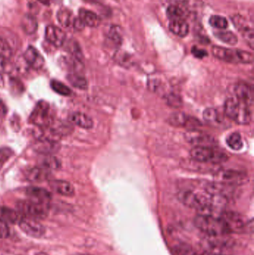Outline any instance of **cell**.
Returning a JSON list of instances; mask_svg holds the SVG:
<instances>
[{
    "instance_id": "bcb514c9",
    "label": "cell",
    "mask_w": 254,
    "mask_h": 255,
    "mask_svg": "<svg viewBox=\"0 0 254 255\" xmlns=\"http://www.w3.org/2000/svg\"><path fill=\"white\" fill-rule=\"evenodd\" d=\"M87 255V254H76V255Z\"/></svg>"
},
{
    "instance_id": "9c48e42d",
    "label": "cell",
    "mask_w": 254,
    "mask_h": 255,
    "mask_svg": "<svg viewBox=\"0 0 254 255\" xmlns=\"http://www.w3.org/2000/svg\"><path fill=\"white\" fill-rule=\"evenodd\" d=\"M18 224L21 230L31 237L40 238L46 234V228L35 219L22 217Z\"/></svg>"
},
{
    "instance_id": "ee69618b",
    "label": "cell",
    "mask_w": 254,
    "mask_h": 255,
    "mask_svg": "<svg viewBox=\"0 0 254 255\" xmlns=\"http://www.w3.org/2000/svg\"><path fill=\"white\" fill-rule=\"evenodd\" d=\"M4 85L3 78H2V75L0 73V87Z\"/></svg>"
},
{
    "instance_id": "3957f363",
    "label": "cell",
    "mask_w": 254,
    "mask_h": 255,
    "mask_svg": "<svg viewBox=\"0 0 254 255\" xmlns=\"http://www.w3.org/2000/svg\"><path fill=\"white\" fill-rule=\"evenodd\" d=\"M230 234H243L253 232V221L247 219L242 214L232 211H225L220 214Z\"/></svg>"
},
{
    "instance_id": "ab89813d",
    "label": "cell",
    "mask_w": 254,
    "mask_h": 255,
    "mask_svg": "<svg viewBox=\"0 0 254 255\" xmlns=\"http://www.w3.org/2000/svg\"><path fill=\"white\" fill-rule=\"evenodd\" d=\"M108 37L116 45H119L122 43V41H121L122 39H121V37L119 36V34L118 33V31L117 29H114V28L110 30Z\"/></svg>"
},
{
    "instance_id": "4316f807",
    "label": "cell",
    "mask_w": 254,
    "mask_h": 255,
    "mask_svg": "<svg viewBox=\"0 0 254 255\" xmlns=\"http://www.w3.org/2000/svg\"><path fill=\"white\" fill-rule=\"evenodd\" d=\"M50 86L52 90L55 92L57 93L59 95L63 96V97H69L71 95V89L66 86V84H63L61 81H58V80L53 79L50 81Z\"/></svg>"
},
{
    "instance_id": "83f0119b",
    "label": "cell",
    "mask_w": 254,
    "mask_h": 255,
    "mask_svg": "<svg viewBox=\"0 0 254 255\" xmlns=\"http://www.w3.org/2000/svg\"><path fill=\"white\" fill-rule=\"evenodd\" d=\"M215 36L218 38V40H221L227 44L231 45V46H234L238 43V38L232 32L224 31V32H215Z\"/></svg>"
},
{
    "instance_id": "7dc6e473",
    "label": "cell",
    "mask_w": 254,
    "mask_h": 255,
    "mask_svg": "<svg viewBox=\"0 0 254 255\" xmlns=\"http://www.w3.org/2000/svg\"><path fill=\"white\" fill-rule=\"evenodd\" d=\"M215 255H220V254H215Z\"/></svg>"
},
{
    "instance_id": "f35d334b",
    "label": "cell",
    "mask_w": 254,
    "mask_h": 255,
    "mask_svg": "<svg viewBox=\"0 0 254 255\" xmlns=\"http://www.w3.org/2000/svg\"><path fill=\"white\" fill-rule=\"evenodd\" d=\"M10 231L6 222L0 219V239H5L9 236Z\"/></svg>"
},
{
    "instance_id": "7bdbcfd3",
    "label": "cell",
    "mask_w": 254,
    "mask_h": 255,
    "mask_svg": "<svg viewBox=\"0 0 254 255\" xmlns=\"http://www.w3.org/2000/svg\"><path fill=\"white\" fill-rule=\"evenodd\" d=\"M39 2H41L42 4L45 5H49L51 3L52 0H38Z\"/></svg>"
},
{
    "instance_id": "4dcf8cb0",
    "label": "cell",
    "mask_w": 254,
    "mask_h": 255,
    "mask_svg": "<svg viewBox=\"0 0 254 255\" xmlns=\"http://www.w3.org/2000/svg\"><path fill=\"white\" fill-rule=\"evenodd\" d=\"M203 118L204 120L208 123L214 125L218 123L219 121V114L215 108H209L204 110L203 113Z\"/></svg>"
},
{
    "instance_id": "8fae6325",
    "label": "cell",
    "mask_w": 254,
    "mask_h": 255,
    "mask_svg": "<svg viewBox=\"0 0 254 255\" xmlns=\"http://www.w3.org/2000/svg\"><path fill=\"white\" fill-rule=\"evenodd\" d=\"M24 60L29 67L35 70H39L44 66L45 60L38 49L29 46L24 53Z\"/></svg>"
},
{
    "instance_id": "f1b7e54d",
    "label": "cell",
    "mask_w": 254,
    "mask_h": 255,
    "mask_svg": "<svg viewBox=\"0 0 254 255\" xmlns=\"http://www.w3.org/2000/svg\"><path fill=\"white\" fill-rule=\"evenodd\" d=\"M243 174L235 171H227L223 175V179L231 184H242L244 181Z\"/></svg>"
},
{
    "instance_id": "7402d4cb",
    "label": "cell",
    "mask_w": 254,
    "mask_h": 255,
    "mask_svg": "<svg viewBox=\"0 0 254 255\" xmlns=\"http://www.w3.org/2000/svg\"><path fill=\"white\" fill-rule=\"evenodd\" d=\"M79 18L83 21L84 25H87L89 27H97L100 24V19L98 15L88 10H80Z\"/></svg>"
},
{
    "instance_id": "277c9868",
    "label": "cell",
    "mask_w": 254,
    "mask_h": 255,
    "mask_svg": "<svg viewBox=\"0 0 254 255\" xmlns=\"http://www.w3.org/2000/svg\"><path fill=\"white\" fill-rule=\"evenodd\" d=\"M212 53L216 59L227 63H251L254 60V57L251 53L238 49L215 46L212 48Z\"/></svg>"
},
{
    "instance_id": "1f68e13d",
    "label": "cell",
    "mask_w": 254,
    "mask_h": 255,
    "mask_svg": "<svg viewBox=\"0 0 254 255\" xmlns=\"http://www.w3.org/2000/svg\"><path fill=\"white\" fill-rule=\"evenodd\" d=\"M166 15L169 20H175L183 19L185 12L181 7L177 5H171L168 8Z\"/></svg>"
},
{
    "instance_id": "d590c367",
    "label": "cell",
    "mask_w": 254,
    "mask_h": 255,
    "mask_svg": "<svg viewBox=\"0 0 254 255\" xmlns=\"http://www.w3.org/2000/svg\"><path fill=\"white\" fill-rule=\"evenodd\" d=\"M11 46L2 38H0V57L10 59L12 56Z\"/></svg>"
},
{
    "instance_id": "7c38bea8",
    "label": "cell",
    "mask_w": 254,
    "mask_h": 255,
    "mask_svg": "<svg viewBox=\"0 0 254 255\" xmlns=\"http://www.w3.org/2000/svg\"><path fill=\"white\" fill-rule=\"evenodd\" d=\"M45 37L48 42L56 47L63 46L66 40L64 32L55 25H49L46 27Z\"/></svg>"
},
{
    "instance_id": "8992f818",
    "label": "cell",
    "mask_w": 254,
    "mask_h": 255,
    "mask_svg": "<svg viewBox=\"0 0 254 255\" xmlns=\"http://www.w3.org/2000/svg\"><path fill=\"white\" fill-rule=\"evenodd\" d=\"M190 156L193 160L200 163H219L227 159L224 153L212 146H195L190 151Z\"/></svg>"
},
{
    "instance_id": "d6a6232c",
    "label": "cell",
    "mask_w": 254,
    "mask_h": 255,
    "mask_svg": "<svg viewBox=\"0 0 254 255\" xmlns=\"http://www.w3.org/2000/svg\"><path fill=\"white\" fill-rule=\"evenodd\" d=\"M58 20L59 23L64 28H67L73 23V19H72V14L67 10H60L58 13Z\"/></svg>"
},
{
    "instance_id": "603a6c76",
    "label": "cell",
    "mask_w": 254,
    "mask_h": 255,
    "mask_svg": "<svg viewBox=\"0 0 254 255\" xmlns=\"http://www.w3.org/2000/svg\"><path fill=\"white\" fill-rule=\"evenodd\" d=\"M0 219L6 223H18L22 216L18 211L7 207H0Z\"/></svg>"
},
{
    "instance_id": "74e56055",
    "label": "cell",
    "mask_w": 254,
    "mask_h": 255,
    "mask_svg": "<svg viewBox=\"0 0 254 255\" xmlns=\"http://www.w3.org/2000/svg\"><path fill=\"white\" fill-rule=\"evenodd\" d=\"M12 69L9 59L0 57V73H9L12 70Z\"/></svg>"
},
{
    "instance_id": "52a82bcc",
    "label": "cell",
    "mask_w": 254,
    "mask_h": 255,
    "mask_svg": "<svg viewBox=\"0 0 254 255\" xmlns=\"http://www.w3.org/2000/svg\"><path fill=\"white\" fill-rule=\"evenodd\" d=\"M18 208L20 214H23L26 218L35 220L45 219L49 214V205L29 199L20 201Z\"/></svg>"
},
{
    "instance_id": "c3c4849f",
    "label": "cell",
    "mask_w": 254,
    "mask_h": 255,
    "mask_svg": "<svg viewBox=\"0 0 254 255\" xmlns=\"http://www.w3.org/2000/svg\"></svg>"
},
{
    "instance_id": "44dd1931",
    "label": "cell",
    "mask_w": 254,
    "mask_h": 255,
    "mask_svg": "<svg viewBox=\"0 0 254 255\" xmlns=\"http://www.w3.org/2000/svg\"><path fill=\"white\" fill-rule=\"evenodd\" d=\"M169 30L175 35L183 38L188 35L189 25L184 19L175 20L171 21L169 24Z\"/></svg>"
},
{
    "instance_id": "9a60e30c",
    "label": "cell",
    "mask_w": 254,
    "mask_h": 255,
    "mask_svg": "<svg viewBox=\"0 0 254 255\" xmlns=\"http://www.w3.org/2000/svg\"><path fill=\"white\" fill-rule=\"evenodd\" d=\"M235 94L237 99L245 105L251 106L254 102V92L252 88L245 82H240L235 87Z\"/></svg>"
},
{
    "instance_id": "d6986e66",
    "label": "cell",
    "mask_w": 254,
    "mask_h": 255,
    "mask_svg": "<svg viewBox=\"0 0 254 255\" xmlns=\"http://www.w3.org/2000/svg\"><path fill=\"white\" fill-rule=\"evenodd\" d=\"M70 119L72 123L80 127L81 129H90L94 125L93 119L84 113H73L71 114Z\"/></svg>"
},
{
    "instance_id": "60d3db41",
    "label": "cell",
    "mask_w": 254,
    "mask_h": 255,
    "mask_svg": "<svg viewBox=\"0 0 254 255\" xmlns=\"http://www.w3.org/2000/svg\"><path fill=\"white\" fill-rule=\"evenodd\" d=\"M192 53L197 59H204L207 56V53L204 49H198L197 46H193L192 49Z\"/></svg>"
},
{
    "instance_id": "4fadbf2b",
    "label": "cell",
    "mask_w": 254,
    "mask_h": 255,
    "mask_svg": "<svg viewBox=\"0 0 254 255\" xmlns=\"http://www.w3.org/2000/svg\"><path fill=\"white\" fill-rule=\"evenodd\" d=\"M170 125L175 127H189L193 128L200 125L198 120L195 118H190L182 112H176L171 114L169 120Z\"/></svg>"
},
{
    "instance_id": "484cf974",
    "label": "cell",
    "mask_w": 254,
    "mask_h": 255,
    "mask_svg": "<svg viewBox=\"0 0 254 255\" xmlns=\"http://www.w3.org/2000/svg\"><path fill=\"white\" fill-rule=\"evenodd\" d=\"M226 142H227V146L234 151L240 150L243 147L242 136L238 132H234V133L230 135L229 136L227 137Z\"/></svg>"
},
{
    "instance_id": "ac0fdd59",
    "label": "cell",
    "mask_w": 254,
    "mask_h": 255,
    "mask_svg": "<svg viewBox=\"0 0 254 255\" xmlns=\"http://www.w3.org/2000/svg\"><path fill=\"white\" fill-rule=\"evenodd\" d=\"M49 186L54 192L63 196L71 197L75 195V188L69 181L63 180H53L49 182Z\"/></svg>"
},
{
    "instance_id": "30bf717a",
    "label": "cell",
    "mask_w": 254,
    "mask_h": 255,
    "mask_svg": "<svg viewBox=\"0 0 254 255\" xmlns=\"http://www.w3.org/2000/svg\"><path fill=\"white\" fill-rule=\"evenodd\" d=\"M233 22L238 32L242 34L251 49H254V32L252 26H250L249 22L243 17L235 15L233 18Z\"/></svg>"
},
{
    "instance_id": "5bb4252c",
    "label": "cell",
    "mask_w": 254,
    "mask_h": 255,
    "mask_svg": "<svg viewBox=\"0 0 254 255\" xmlns=\"http://www.w3.org/2000/svg\"><path fill=\"white\" fill-rule=\"evenodd\" d=\"M185 138L189 143H193L195 146H212L213 140L211 137L207 134L202 133L196 130H191L185 135Z\"/></svg>"
},
{
    "instance_id": "e0dca14e",
    "label": "cell",
    "mask_w": 254,
    "mask_h": 255,
    "mask_svg": "<svg viewBox=\"0 0 254 255\" xmlns=\"http://www.w3.org/2000/svg\"><path fill=\"white\" fill-rule=\"evenodd\" d=\"M51 171L40 167H31L25 170V177L31 182H41L49 178Z\"/></svg>"
},
{
    "instance_id": "6da1fadb",
    "label": "cell",
    "mask_w": 254,
    "mask_h": 255,
    "mask_svg": "<svg viewBox=\"0 0 254 255\" xmlns=\"http://www.w3.org/2000/svg\"><path fill=\"white\" fill-rule=\"evenodd\" d=\"M196 228L207 236L229 235L230 232L220 216L212 214H200L194 219Z\"/></svg>"
},
{
    "instance_id": "8d00e7d4",
    "label": "cell",
    "mask_w": 254,
    "mask_h": 255,
    "mask_svg": "<svg viewBox=\"0 0 254 255\" xmlns=\"http://www.w3.org/2000/svg\"><path fill=\"white\" fill-rule=\"evenodd\" d=\"M166 99L168 105H170L172 108H177L181 106V98L176 94H169L166 97Z\"/></svg>"
},
{
    "instance_id": "5b68a950",
    "label": "cell",
    "mask_w": 254,
    "mask_h": 255,
    "mask_svg": "<svg viewBox=\"0 0 254 255\" xmlns=\"http://www.w3.org/2000/svg\"><path fill=\"white\" fill-rule=\"evenodd\" d=\"M29 122L38 128H46L54 123V114L49 102L44 100L38 101L31 113Z\"/></svg>"
},
{
    "instance_id": "2e32d148",
    "label": "cell",
    "mask_w": 254,
    "mask_h": 255,
    "mask_svg": "<svg viewBox=\"0 0 254 255\" xmlns=\"http://www.w3.org/2000/svg\"><path fill=\"white\" fill-rule=\"evenodd\" d=\"M26 195L29 200L49 205L52 199V194L46 189L38 187H29L26 189Z\"/></svg>"
},
{
    "instance_id": "cb8c5ba5",
    "label": "cell",
    "mask_w": 254,
    "mask_h": 255,
    "mask_svg": "<svg viewBox=\"0 0 254 255\" xmlns=\"http://www.w3.org/2000/svg\"><path fill=\"white\" fill-rule=\"evenodd\" d=\"M21 26L27 35H32L38 29V22L32 15H25L21 21Z\"/></svg>"
},
{
    "instance_id": "7a4b0ae2",
    "label": "cell",
    "mask_w": 254,
    "mask_h": 255,
    "mask_svg": "<svg viewBox=\"0 0 254 255\" xmlns=\"http://www.w3.org/2000/svg\"><path fill=\"white\" fill-rule=\"evenodd\" d=\"M224 114L227 118L239 125H248L252 120L250 106L238 101L236 98H229L224 104Z\"/></svg>"
},
{
    "instance_id": "f546056e",
    "label": "cell",
    "mask_w": 254,
    "mask_h": 255,
    "mask_svg": "<svg viewBox=\"0 0 254 255\" xmlns=\"http://www.w3.org/2000/svg\"><path fill=\"white\" fill-rule=\"evenodd\" d=\"M39 166L51 171V170H58L60 168V163L56 157L51 156H46L40 160Z\"/></svg>"
},
{
    "instance_id": "b9f144b4",
    "label": "cell",
    "mask_w": 254,
    "mask_h": 255,
    "mask_svg": "<svg viewBox=\"0 0 254 255\" xmlns=\"http://www.w3.org/2000/svg\"><path fill=\"white\" fill-rule=\"evenodd\" d=\"M73 25H74V28L76 30L79 31L84 29V26H85L83 21L79 18L74 20V21H73Z\"/></svg>"
},
{
    "instance_id": "d4e9b609",
    "label": "cell",
    "mask_w": 254,
    "mask_h": 255,
    "mask_svg": "<svg viewBox=\"0 0 254 255\" xmlns=\"http://www.w3.org/2000/svg\"><path fill=\"white\" fill-rule=\"evenodd\" d=\"M67 78L70 84L76 88L80 89V90H86L87 88L88 84H87V79L84 76L78 72L70 73L67 76Z\"/></svg>"
},
{
    "instance_id": "ffe728a7",
    "label": "cell",
    "mask_w": 254,
    "mask_h": 255,
    "mask_svg": "<svg viewBox=\"0 0 254 255\" xmlns=\"http://www.w3.org/2000/svg\"><path fill=\"white\" fill-rule=\"evenodd\" d=\"M35 148L37 152L44 156H50L55 152H57V151L60 149L58 142L46 141V140H39L35 144Z\"/></svg>"
},
{
    "instance_id": "f6af8a7d",
    "label": "cell",
    "mask_w": 254,
    "mask_h": 255,
    "mask_svg": "<svg viewBox=\"0 0 254 255\" xmlns=\"http://www.w3.org/2000/svg\"><path fill=\"white\" fill-rule=\"evenodd\" d=\"M46 255V253H43V252H40V253H38V255Z\"/></svg>"
},
{
    "instance_id": "ba28073f",
    "label": "cell",
    "mask_w": 254,
    "mask_h": 255,
    "mask_svg": "<svg viewBox=\"0 0 254 255\" xmlns=\"http://www.w3.org/2000/svg\"><path fill=\"white\" fill-rule=\"evenodd\" d=\"M228 235H221V236H207V239H204V246L206 251L214 254L225 255L224 251L229 250L234 246L233 239L228 237Z\"/></svg>"
},
{
    "instance_id": "e575fe53",
    "label": "cell",
    "mask_w": 254,
    "mask_h": 255,
    "mask_svg": "<svg viewBox=\"0 0 254 255\" xmlns=\"http://www.w3.org/2000/svg\"><path fill=\"white\" fill-rule=\"evenodd\" d=\"M14 151L9 147L0 148V170L5 166V163L11 158Z\"/></svg>"
},
{
    "instance_id": "836d02e7",
    "label": "cell",
    "mask_w": 254,
    "mask_h": 255,
    "mask_svg": "<svg viewBox=\"0 0 254 255\" xmlns=\"http://www.w3.org/2000/svg\"><path fill=\"white\" fill-rule=\"evenodd\" d=\"M209 22H210V25L215 29H226L228 27V22L224 17L214 15L210 18Z\"/></svg>"
}]
</instances>
